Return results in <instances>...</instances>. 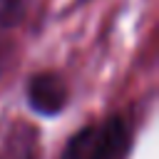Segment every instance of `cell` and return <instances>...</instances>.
Returning a JSON list of instances; mask_svg holds the SVG:
<instances>
[{
	"label": "cell",
	"mask_w": 159,
	"mask_h": 159,
	"mask_svg": "<svg viewBox=\"0 0 159 159\" xmlns=\"http://www.w3.org/2000/svg\"><path fill=\"white\" fill-rule=\"evenodd\" d=\"M132 144V127L122 114L102 124H87L70 137L60 159H124Z\"/></svg>",
	"instance_id": "obj_1"
},
{
	"label": "cell",
	"mask_w": 159,
	"mask_h": 159,
	"mask_svg": "<svg viewBox=\"0 0 159 159\" xmlns=\"http://www.w3.org/2000/svg\"><path fill=\"white\" fill-rule=\"evenodd\" d=\"M27 102L30 107L42 114L52 117L67 104V84L57 72H37L27 82Z\"/></svg>",
	"instance_id": "obj_2"
},
{
	"label": "cell",
	"mask_w": 159,
	"mask_h": 159,
	"mask_svg": "<svg viewBox=\"0 0 159 159\" xmlns=\"http://www.w3.org/2000/svg\"><path fill=\"white\" fill-rule=\"evenodd\" d=\"M0 159H40V134L27 122H12L0 139Z\"/></svg>",
	"instance_id": "obj_3"
},
{
	"label": "cell",
	"mask_w": 159,
	"mask_h": 159,
	"mask_svg": "<svg viewBox=\"0 0 159 159\" xmlns=\"http://www.w3.org/2000/svg\"><path fill=\"white\" fill-rule=\"evenodd\" d=\"M20 10V0H0V15L2 17H15Z\"/></svg>",
	"instance_id": "obj_4"
}]
</instances>
